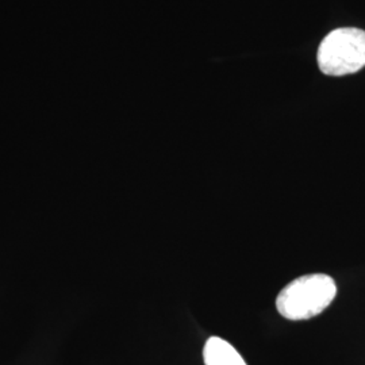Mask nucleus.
Here are the masks:
<instances>
[{
	"mask_svg": "<svg viewBox=\"0 0 365 365\" xmlns=\"http://www.w3.org/2000/svg\"><path fill=\"white\" fill-rule=\"evenodd\" d=\"M318 66L327 76H345L365 66V31L341 27L329 33L318 49Z\"/></svg>",
	"mask_w": 365,
	"mask_h": 365,
	"instance_id": "obj_2",
	"label": "nucleus"
},
{
	"mask_svg": "<svg viewBox=\"0 0 365 365\" xmlns=\"http://www.w3.org/2000/svg\"><path fill=\"white\" fill-rule=\"evenodd\" d=\"M205 365H247L235 346L221 337H210L203 349Z\"/></svg>",
	"mask_w": 365,
	"mask_h": 365,
	"instance_id": "obj_3",
	"label": "nucleus"
},
{
	"mask_svg": "<svg viewBox=\"0 0 365 365\" xmlns=\"http://www.w3.org/2000/svg\"><path fill=\"white\" fill-rule=\"evenodd\" d=\"M336 295L337 284L329 274H304L279 292L276 309L286 319L304 321L325 312Z\"/></svg>",
	"mask_w": 365,
	"mask_h": 365,
	"instance_id": "obj_1",
	"label": "nucleus"
}]
</instances>
